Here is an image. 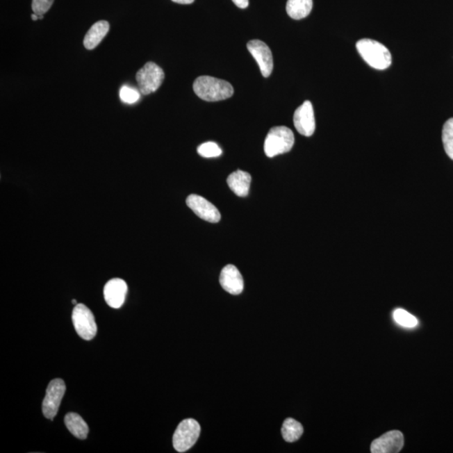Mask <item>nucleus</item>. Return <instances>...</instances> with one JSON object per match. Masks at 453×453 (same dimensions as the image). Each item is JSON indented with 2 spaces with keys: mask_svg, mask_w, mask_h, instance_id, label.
<instances>
[{
  "mask_svg": "<svg viewBox=\"0 0 453 453\" xmlns=\"http://www.w3.org/2000/svg\"><path fill=\"white\" fill-rule=\"evenodd\" d=\"M295 143L293 131L286 126L270 129L265 140V153L270 158L289 152Z\"/></svg>",
  "mask_w": 453,
  "mask_h": 453,
  "instance_id": "3",
  "label": "nucleus"
},
{
  "mask_svg": "<svg viewBox=\"0 0 453 453\" xmlns=\"http://www.w3.org/2000/svg\"><path fill=\"white\" fill-rule=\"evenodd\" d=\"M252 180V176L248 172L238 170V171L230 174L226 183L237 196L245 197L248 196Z\"/></svg>",
  "mask_w": 453,
  "mask_h": 453,
  "instance_id": "14",
  "label": "nucleus"
},
{
  "mask_svg": "<svg viewBox=\"0 0 453 453\" xmlns=\"http://www.w3.org/2000/svg\"><path fill=\"white\" fill-rule=\"evenodd\" d=\"M54 0H32V10L34 14L44 15L51 9Z\"/></svg>",
  "mask_w": 453,
  "mask_h": 453,
  "instance_id": "23",
  "label": "nucleus"
},
{
  "mask_svg": "<svg viewBox=\"0 0 453 453\" xmlns=\"http://www.w3.org/2000/svg\"><path fill=\"white\" fill-rule=\"evenodd\" d=\"M65 392H66V384L62 379L51 380L47 387L46 396H44L42 403V412L44 418L53 420L58 414Z\"/></svg>",
  "mask_w": 453,
  "mask_h": 453,
  "instance_id": "7",
  "label": "nucleus"
},
{
  "mask_svg": "<svg viewBox=\"0 0 453 453\" xmlns=\"http://www.w3.org/2000/svg\"><path fill=\"white\" fill-rule=\"evenodd\" d=\"M283 438L287 443L297 442L303 434V427L300 422L293 418H287L282 427Z\"/></svg>",
  "mask_w": 453,
  "mask_h": 453,
  "instance_id": "18",
  "label": "nucleus"
},
{
  "mask_svg": "<svg viewBox=\"0 0 453 453\" xmlns=\"http://www.w3.org/2000/svg\"><path fill=\"white\" fill-rule=\"evenodd\" d=\"M165 79L163 68L154 63H147L136 74L140 91L144 95L155 92L161 86Z\"/></svg>",
  "mask_w": 453,
  "mask_h": 453,
  "instance_id": "5",
  "label": "nucleus"
},
{
  "mask_svg": "<svg viewBox=\"0 0 453 453\" xmlns=\"http://www.w3.org/2000/svg\"><path fill=\"white\" fill-rule=\"evenodd\" d=\"M201 427L194 419L183 420L173 436V447L178 452H185L192 448L199 438Z\"/></svg>",
  "mask_w": 453,
  "mask_h": 453,
  "instance_id": "4",
  "label": "nucleus"
},
{
  "mask_svg": "<svg viewBox=\"0 0 453 453\" xmlns=\"http://www.w3.org/2000/svg\"><path fill=\"white\" fill-rule=\"evenodd\" d=\"M120 99L128 104H135L140 98V92L129 86H123L120 92Z\"/></svg>",
  "mask_w": 453,
  "mask_h": 453,
  "instance_id": "22",
  "label": "nucleus"
},
{
  "mask_svg": "<svg viewBox=\"0 0 453 453\" xmlns=\"http://www.w3.org/2000/svg\"><path fill=\"white\" fill-rule=\"evenodd\" d=\"M39 16V19H42L44 18V15H38Z\"/></svg>",
  "mask_w": 453,
  "mask_h": 453,
  "instance_id": "27",
  "label": "nucleus"
},
{
  "mask_svg": "<svg viewBox=\"0 0 453 453\" xmlns=\"http://www.w3.org/2000/svg\"><path fill=\"white\" fill-rule=\"evenodd\" d=\"M127 291L126 282L122 279H112L107 282L104 288L105 301L112 308L119 309L124 303Z\"/></svg>",
  "mask_w": 453,
  "mask_h": 453,
  "instance_id": "12",
  "label": "nucleus"
},
{
  "mask_svg": "<svg viewBox=\"0 0 453 453\" xmlns=\"http://www.w3.org/2000/svg\"><path fill=\"white\" fill-rule=\"evenodd\" d=\"M313 6V0H288L286 3V12L290 18L302 19L310 15Z\"/></svg>",
  "mask_w": 453,
  "mask_h": 453,
  "instance_id": "17",
  "label": "nucleus"
},
{
  "mask_svg": "<svg viewBox=\"0 0 453 453\" xmlns=\"http://www.w3.org/2000/svg\"><path fill=\"white\" fill-rule=\"evenodd\" d=\"M65 425L75 438L84 440L87 438L89 428L84 420L79 414L70 412L65 416Z\"/></svg>",
  "mask_w": 453,
  "mask_h": 453,
  "instance_id": "16",
  "label": "nucleus"
},
{
  "mask_svg": "<svg viewBox=\"0 0 453 453\" xmlns=\"http://www.w3.org/2000/svg\"><path fill=\"white\" fill-rule=\"evenodd\" d=\"M172 1L181 3V5H190V3H192L195 0H172Z\"/></svg>",
  "mask_w": 453,
  "mask_h": 453,
  "instance_id": "25",
  "label": "nucleus"
},
{
  "mask_svg": "<svg viewBox=\"0 0 453 453\" xmlns=\"http://www.w3.org/2000/svg\"><path fill=\"white\" fill-rule=\"evenodd\" d=\"M247 48L256 59L263 76L268 78L273 71V56L270 47L260 40H253L247 44Z\"/></svg>",
  "mask_w": 453,
  "mask_h": 453,
  "instance_id": "8",
  "label": "nucleus"
},
{
  "mask_svg": "<svg viewBox=\"0 0 453 453\" xmlns=\"http://www.w3.org/2000/svg\"><path fill=\"white\" fill-rule=\"evenodd\" d=\"M72 303H74V305L78 304V303H76V300H72Z\"/></svg>",
  "mask_w": 453,
  "mask_h": 453,
  "instance_id": "28",
  "label": "nucleus"
},
{
  "mask_svg": "<svg viewBox=\"0 0 453 453\" xmlns=\"http://www.w3.org/2000/svg\"><path fill=\"white\" fill-rule=\"evenodd\" d=\"M193 90L202 100L207 102H217L231 98L233 88L224 80L209 76H201L193 83Z\"/></svg>",
  "mask_w": 453,
  "mask_h": 453,
  "instance_id": "1",
  "label": "nucleus"
},
{
  "mask_svg": "<svg viewBox=\"0 0 453 453\" xmlns=\"http://www.w3.org/2000/svg\"><path fill=\"white\" fill-rule=\"evenodd\" d=\"M232 1L240 9H246L249 6V0H232Z\"/></svg>",
  "mask_w": 453,
  "mask_h": 453,
  "instance_id": "24",
  "label": "nucleus"
},
{
  "mask_svg": "<svg viewBox=\"0 0 453 453\" xmlns=\"http://www.w3.org/2000/svg\"><path fill=\"white\" fill-rule=\"evenodd\" d=\"M197 153L204 158H215L220 156L222 151L216 143L206 142L198 147Z\"/></svg>",
  "mask_w": 453,
  "mask_h": 453,
  "instance_id": "21",
  "label": "nucleus"
},
{
  "mask_svg": "<svg viewBox=\"0 0 453 453\" xmlns=\"http://www.w3.org/2000/svg\"><path fill=\"white\" fill-rule=\"evenodd\" d=\"M443 142L445 151L453 160V118L445 123L443 129Z\"/></svg>",
  "mask_w": 453,
  "mask_h": 453,
  "instance_id": "19",
  "label": "nucleus"
},
{
  "mask_svg": "<svg viewBox=\"0 0 453 453\" xmlns=\"http://www.w3.org/2000/svg\"><path fill=\"white\" fill-rule=\"evenodd\" d=\"M404 447V436L399 431H391L379 436L371 444V452L397 453Z\"/></svg>",
  "mask_w": 453,
  "mask_h": 453,
  "instance_id": "11",
  "label": "nucleus"
},
{
  "mask_svg": "<svg viewBox=\"0 0 453 453\" xmlns=\"http://www.w3.org/2000/svg\"><path fill=\"white\" fill-rule=\"evenodd\" d=\"M356 47L362 58L374 69L386 70L390 67L391 54L383 44L374 40L363 39L359 40Z\"/></svg>",
  "mask_w": 453,
  "mask_h": 453,
  "instance_id": "2",
  "label": "nucleus"
},
{
  "mask_svg": "<svg viewBox=\"0 0 453 453\" xmlns=\"http://www.w3.org/2000/svg\"><path fill=\"white\" fill-rule=\"evenodd\" d=\"M393 317L398 324L408 327V329H412V327H415L418 324V319L404 309H396L394 311Z\"/></svg>",
  "mask_w": 453,
  "mask_h": 453,
  "instance_id": "20",
  "label": "nucleus"
},
{
  "mask_svg": "<svg viewBox=\"0 0 453 453\" xmlns=\"http://www.w3.org/2000/svg\"><path fill=\"white\" fill-rule=\"evenodd\" d=\"M31 19L32 20H34V22H36V20L39 19V16L36 14H33L31 15Z\"/></svg>",
  "mask_w": 453,
  "mask_h": 453,
  "instance_id": "26",
  "label": "nucleus"
},
{
  "mask_svg": "<svg viewBox=\"0 0 453 453\" xmlns=\"http://www.w3.org/2000/svg\"><path fill=\"white\" fill-rule=\"evenodd\" d=\"M72 322L76 333L84 340H92L97 334V327L94 314L84 304H76L72 311Z\"/></svg>",
  "mask_w": 453,
  "mask_h": 453,
  "instance_id": "6",
  "label": "nucleus"
},
{
  "mask_svg": "<svg viewBox=\"0 0 453 453\" xmlns=\"http://www.w3.org/2000/svg\"><path fill=\"white\" fill-rule=\"evenodd\" d=\"M187 204L189 208H191L196 215L205 221L209 222H218L221 220V214L217 208L205 199L204 197L192 194L188 197Z\"/></svg>",
  "mask_w": 453,
  "mask_h": 453,
  "instance_id": "10",
  "label": "nucleus"
},
{
  "mask_svg": "<svg viewBox=\"0 0 453 453\" xmlns=\"http://www.w3.org/2000/svg\"><path fill=\"white\" fill-rule=\"evenodd\" d=\"M294 124L301 135L310 137L315 129V116L313 104L310 101H305L294 113Z\"/></svg>",
  "mask_w": 453,
  "mask_h": 453,
  "instance_id": "9",
  "label": "nucleus"
},
{
  "mask_svg": "<svg viewBox=\"0 0 453 453\" xmlns=\"http://www.w3.org/2000/svg\"><path fill=\"white\" fill-rule=\"evenodd\" d=\"M109 31V24L105 20L96 22L85 35L83 44L88 50H94L99 46Z\"/></svg>",
  "mask_w": 453,
  "mask_h": 453,
  "instance_id": "15",
  "label": "nucleus"
},
{
  "mask_svg": "<svg viewBox=\"0 0 453 453\" xmlns=\"http://www.w3.org/2000/svg\"><path fill=\"white\" fill-rule=\"evenodd\" d=\"M220 284L226 293L231 295H240L244 290V279L240 270L233 265H226L221 271Z\"/></svg>",
  "mask_w": 453,
  "mask_h": 453,
  "instance_id": "13",
  "label": "nucleus"
}]
</instances>
